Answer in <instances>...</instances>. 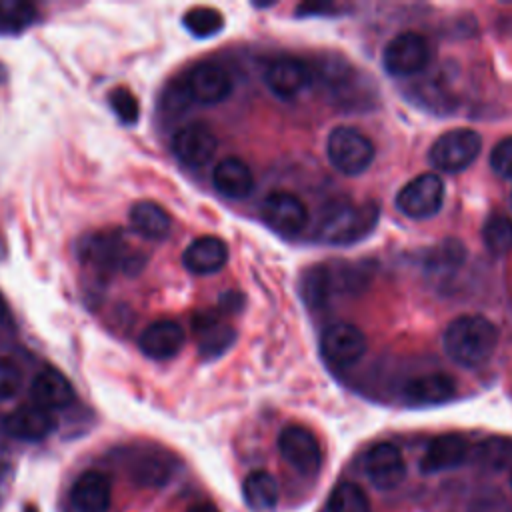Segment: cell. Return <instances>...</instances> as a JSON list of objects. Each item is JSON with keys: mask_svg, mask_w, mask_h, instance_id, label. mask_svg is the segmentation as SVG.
<instances>
[{"mask_svg": "<svg viewBox=\"0 0 512 512\" xmlns=\"http://www.w3.org/2000/svg\"><path fill=\"white\" fill-rule=\"evenodd\" d=\"M442 346L452 362L478 368L492 358L498 346V328L482 314H464L446 326Z\"/></svg>", "mask_w": 512, "mask_h": 512, "instance_id": "1", "label": "cell"}, {"mask_svg": "<svg viewBox=\"0 0 512 512\" xmlns=\"http://www.w3.org/2000/svg\"><path fill=\"white\" fill-rule=\"evenodd\" d=\"M378 208L348 200L330 204L318 222V236L330 244H350L366 236L376 224Z\"/></svg>", "mask_w": 512, "mask_h": 512, "instance_id": "2", "label": "cell"}, {"mask_svg": "<svg viewBox=\"0 0 512 512\" xmlns=\"http://www.w3.org/2000/svg\"><path fill=\"white\" fill-rule=\"evenodd\" d=\"M78 254L90 266L122 268L126 274L138 272L144 264L142 254H132L120 230H100L82 238Z\"/></svg>", "mask_w": 512, "mask_h": 512, "instance_id": "3", "label": "cell"}, {"mask_svg": "<svg viewBox=\"0 0 512 512\" xmlns=\"http://www.w3.org/2000/svg\"><path fill=\"white\" fill-rule=\"evenodd\" d=\"M326 156L344 176H358L372 164L374 144L352 126H336L326 138Z\"/></svg>", "mask_w": 512, "mask_h": 512, "instance_id": "4", "label": "cell"}, {"mask_svg": "<svg viewBox=\"0 0 512 512\" xmlns=\"http://www.w3.org/2000/svg\"><path fill=\"white\" fill-rule=\"evenodd\" d=\"M482 150V136L472 128H452L440 134L430 146V164L446 174L466 170Z\"/></svg>", "mask_w": 512, "mask_h": 512, "instance_id": "5", "label": "cell"}, {"mask_svg": "<svg viewBox=\"0 0 512 512\" xmlns=\"http://www.w3.org/2000/svg\"><path fill=\"white\" fill-rule=\"evenodd\" d=\"M444 180L434 172H424L406 182L396 194V208L400 214L424 220L440 212L444 204Z\"/></svg>", "mask_w": 512, "mask_h": 512, "instance_id": "6", "label": "cell"}, {"mask_svg": "<svg viewBox=\"0 0 512 512\" xmlns=\"http://www.w3.org/2000/svg\"><path fill=\"white\" fill-rule=\"evenodd\" d=\"M428 42L416 32H402L394 36L382 52V66L390 76L408 78L428 66Z\"/></svg>", "mask_w": 512, "mask_h": 512, "instance_id": "7", "label": "cell"}, {"mask_svg": "<svg viewBox=\"0 0 512 512\" xmlns=\"http://www.w3.org/2000/svg\"><path fill=\"white\" fill-rule=\"evenodd\" d=\"M366 348L368 342L364 332L350 322L330 324L320 336L322 358L336 368H348L356 364L364 356Z\"/></svg>", "mask_w": 512, "mask_h": 512, "instance_id": "8", "label": "cell"}, {"mask_svg": "<svg viewBox=\"0 0 512 512\" xmlns=\"http://www.w3.org/2000/svg\"><path fill=\"white\" fill-rule=\"evenodd\" d=\"M278 450L282 458L304 476H312L320 470V464H322L320 444L316 436L300 424H288L282 428L278 436Z\"/></svg>", "mask_w": 512, "mask_h": 512, "instance_id": "9", "label": "cell"}, {"mask_svg": "<svg viewBox=\"0 0 512 512\" xmlns=\"http://www.w3.org/2000/svg\"><path fill=\"white\" fill-rule=\"evenodd\" d=\"M364 472L378 490H392L406 478V462L392 442H378L364 454Z\"/></svg>", "mask_w": 512, "mask_h": 512, "instance_id": "10", "label": "cell"}, {"mask_svg": "<svg viewBox=\"0 0 512 512\" xmlns=\"http://www.w3.org/2000/svg\"><path fill=\"white\" fill-rule=\"evenodd\" d=\"M262 216L270 228L284 236H294L308 224V208L292 192H270L262 202Z\"/></svg>", "mask_w": 512, "mask_h": 512, "instance_id": "11", "label": "cell"}, {"mask_svg": "<svg viewBox=\"0 0 512 512\" xmlns=\"http://www.w3.org/2000/svg\"><path fill=\"white\" fill-rule=\"evenodd\" d=\"M218 140L214 132L202 124V122H192L182 128H178L172 136V152L174 156L192 168H200L212 160L216 154Z\"/></svg>", "mask_w": 512, "mask_h": 512, "instance_id": "12", "label": "cell"}, {"mask_svg": "<svg viewBox=\"0 0 512 512\" xmlns=\"http://www.w3.org/2000/svg\"><path fill=\"white\" fill-rule=\"evenodd\" d=\"M184 90L194 102L212 106L230 96L232 78L218 64H198L188 72Z\"/></svg>", "mask_w": 512, "mask_h": 512, "instance_id": "13", "label": "cell"}, {"mask_svg": "<svg viewBox=\"0 0 512 512\" xmlns=\"http://www.w3.org/2000/svg\"><path fill=\"white\" fill-rule=\"evenodd\" d=\"M308 80H310L308 68L294 56L272 58L264 70L266 88L282 100H290L298 96L306 88Z\"/></svg>", "mask_w": 512, "mask_h": 512, "instance_id": "14", "label": "cell"}, {"mask_svg": "<svg viewBox=\"0 0 512 512\" xmlns=\"http://www.w3.org/2000/svg\"><path fill=\"white\" fill-rule=\"evenodd\" d=\"M2 426L4 432L16 440L36 442L54 432L56 418L50 410L40 408L38 404H24L6 416Z\"/></svg>", "mask_w": 512, "mask_h": 512, "instance_id": "15", "label": "cell"}, {"mask_svg": "<svg viewBox=\"0 0 512 512\" xmlns=\"http://www.w3.org/2000/svg\"><path fill=\"white\" fill-rule=\"evenodd\" d=\"M184 346V330L174 320H156L138 336V348L152 360H168Z\"/></svg>", "mask_w": 512, "mask_h": 512, "instance_id": "16", "label": "cell"}, {"mask_svg": "<svg viewBox=\"0 0 512 512\" xmlns=\"http://www.w3.org/2000/svg\"><path fill=\"white\" fill-rule=\"evenodd\" d=\"M468 458V442L460 434H440L432 438L420 460V470L426 474L446 472L460 466Z\"/></svg>", "mask_w": 512, "mask_h": 512, "instance_id": "17", "label": "cell"}, {"mask_svg": "<svg viewBox=\"0 0 512 512\" xmlns=\"http://www.w3.org/2000/svg\"><path fill=\"white\" fill-rule=\"evenodd\" d=\"M112 488L106 474L88 470L76 478L70 490V502L78 512H106L110 508Z\"/></svg>", "mask_w": 512, "mask_h": 512, "instance_id": "18", "label": "cell"}, {"mask_svg": "<svg viewBox=\"0 0 512 512\" xmlns=\"http://www.w3.org/2000/svg\"><path fill=\"white\" fill-rule=\"evenodd\" d=\"M228 262V246L218 236H200L192 240L184 254L182 264L192 274H214Z\"/></svg>", "mask_w": 512, "mask_h": 512, "instance_id": "19", "label": "cell"}, {"mask_svg": "<svg viewBox=\"0 0 512 512\" xmlns=\"http://www.w3.org/2000/svg\"><path fill=\"white\" fill-rule=\"evenodd\" d=\"M34 404L46 410H62L74 402V388L70 380L54 368L40 370L30 386Z\"/></svg>", "mask_w": 512, "mask_h": 512, "instance_id": "20", "label": "cell"}, {"mask_svg": "<svg viewBox=\"0 0 512 512\" xmlns=\"http://www.w3.org/2000/svg\"><path fill=\"white\" fill-rule=\"evenodd\" d=\"M214 188L226 198H246L254 188V176L248 164L236 156H228L214 166L212 172Z\"/></svg>", "mask_w": 512, "mask_h": 512, "instance_id": "21", "label": "cell"}, {"mask_svg": "<svg viewBox=\"0 0 512 512\" xmlns=\"http://www.w3.org/2000/svg\"><path fill=\"white\" fill-rule=\"evenodd\" d=\"M456 392V382L444 372H430L406 382L404 396L412 404H442Z\"/></svg>", "mask_w": 512, "mask_h": 512, "instance_id": "22", "label": "cell"}, {"mask_svg": "<svg viewBox=\"0 0 512 512\" xmlns=\"http://www.w3.org/2000/svg\"><path fill=\"white\" fill-rule=\"evenodd\" d=\"M130 226L148 240H162L168 236L172 222L160 204L152 200H140L130 208Z\"/></svg>", "mask_w": 512, "mask_h": 512, "instance_id": "23", "label": "cell"}, {"mask_svg": "<svg viewBox=\"0 0 512 512\" xmlns=\"http://www.w3.org/2000/svg\"><path fill=\"white\" fill-rule=\"evenodd\" d=\"M242 496L246 506L256 512H264L276 506L278 502V484L272 474L266 470H254L244 478Z\"/></svg>", "mask_w": 512, "mask_h": 512, "instance_id": "24", "label": "cell"}, {"mask_svg": "<svg viewBox=\"0 0 512 512\" xmlns=\"http://www.w3.org/2000/svg\"><path fill=\"white\" fill-rule=\"evenodd\" d=\"M196 330L200 334V354L204 358H212L222 354L234 340V330L226 324H220L216 320H204L196 322Z\"/></svg>", "mask_w": 512, "mask_h": 512, "instance_id": "25", "label": "cell"}, {"mask_svg": "<svg viewBox=\"0 0 512 512\" xmlns=\"http://www.w3.org/2000/svg\"><path fill=\"white\" fill-rule=\"evenodd\" d=\"M328 512H370V500L358 484L340 482L328 496Z\"/></svg>", "mask_w": 512, "mask_h": 512, "instance_id": "26", "label": "cell"}, {"mask_svg": "<svg viewBox=\"0 0 512 512\" xmlns=\"http://www.w3.org/2000/svg\"><path fill=\"white\" fill-rule=\"evenodd\" d=\"M484 246L494 254L502 256L512 248V220L504 214H492L482 226Z\"/></svg>", "mask_w": 512, "mask_h": 512, "instance_id": "27", "label": "cell"}, {"mask_svg": "<svg viewBox=\"0 0 512 512\" xmlns=\"http://www.w3.org/2000/svg\"><path fill=\"white\" fill-rule=\"evenodd\" d=\"M182 24L186 30L196 36V38H208L214 36L222 30L224 26V16L216 8L208 6H196L184 14Z\"/></svg>", "mask_w": 512, "mask_h": 512, "instance_id": "28", "label": "cell"}, {"mask_svg": "<svg viewBox=\"0 0 512 512\" xmlns=\"http://www.w3.org/2000/svg\"><path fill=\"white\" fill-rule=\"evenodd\" d=\"M36 18V8L24 0H0V28L2 30H22L30 26Z\"/></svg>", "mask_w": 512, "mask_h": 512, "instance_id": "29", "label": "cell"}, {"mask_svg": "<svg viewBox=\"0 0 512 512\" xmlns=\"http://www.w3.org/2000/svg\"><path fill=\"white\" fill-rule=\"evenodd\" d=\"M170 470L168 458L160 454H142L134 466V476L140 484H164Z\"/></svg>", "mask_w": 512, "mask_h": 512, "instance_id": "30", "label": "cell"}, {"mask_svg": "<svg viewBox=\"0 0 512 512\" xmlns=\"http://www.w3.org/2000/svg\"><path fill=\"white\" fill-rule=\"evenodd\" d=\"M512 454V444L508 440L492 438L478 446L476 460L488 468H502Z\"/></svg>", "mask_w": 512, "mask_h": 512, "instance_id": "31", "label": "cell"}, {"mask_svg": "<svg viewBox=\"0 0 512 512\" xmlns=\"http://www.w3.org/2000/svg\"><path fill=\"white\" fill-rule=\"evenodd\" d=\"M110 106L114 108L116 116L120 118V122L124 124H134L138 120L140 108H138V100L134 98V94L126 88H114L110 92Z\"/></svg>", "mask_w": 512, "mask_h": 512, "instance_id": "32", "label": "cell"}, {"mask_svg": "<svg viewBox=\"0 0 512 512\" xmlns=\"http://www.w3.org/2000/svg\"><path fill=\"white\" fill-rule=\"evenodd\" d=\"M20 384H22V372L18 364L8 356H0V398L14 396Z\"/></svg>", "mask_w": 512, "mask_h": 512, "instance_id": "33", "label": "cell"}, {"mask_svg": "<svg viewBox=\"0 0 512 512\" xmlns=\"http://www.w3.org/2000/svg\"><path fill=\"white\" fill-rule=\"evenodd\" d=\"M490 166L492 170L506 178L512 180V136L502 138L490 152Z\"/></svg>", "mask_w": 512, "mask_h": 512, "instance_id": "34", "label": "cell"}, {"mask_svg": "<svg viewBox=\"0 0 512 512\" xmlns=\"http://www.w3.org/2000/svg\"><path fill=\"white\" fill-rule=\"evenodd\" d=\"M186 512H218V510L208 502H198V504H192Z\"/></svg>", "mask_w": 512, "mask_h": 512, "instance_id": "35", "label": "cell"}, {"mask_svg": "<svg viewBox=\"0 0 512 512\" xmlns=\"http://www.w3.org/2000/svg\"><path fill=\"white\" fill-rule=\"evenodd\" d=\"M6 314H8V306H6V300H4V296L0 294V322L6 318Z\"/></svg>", "mask_w": 512, "mask_h": 512, "instance_id": "36", "label": "cell"}, {"mask_svg": "<svg viewBox=\"0 0 512 512\" xmlns=\"http://www.w3.org/2000/svg\"><path fill=\"white\" fill-rule=\"evenodd\" d=\"M510 204H512V194H510Z\"/></svg>", "mask_w": 512, "mask_h": 512, "instance_id": "37", "label": "cell"}, {"mask_svg": "<svg viewBox=\"0 0 512 512\" xmlns=\"http://www.w3.org/2000/svg\"><path fill=\"white\" fill-rule=\"evenodd\" d=\"M510 482H512V474H510Z\"/></svg>", "mask_w": 512, "mask_h": 512, "instance_id": "38", "label": "cell"}]
</instances>
